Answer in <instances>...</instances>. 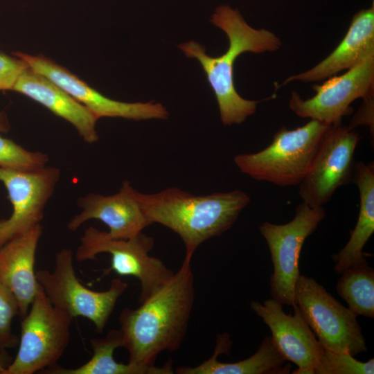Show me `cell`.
Listing matches in <instances>:
<instances>
[{
  "label": "cell",
  "instance_id": "6da1fadb",
  "mask_svg": "<svg viewBox=\"0 0 374 374\" xmlns=\"http://www.w3.org/2000/svg\"><path fill=\"white\" fill-rule=\"evenodd\" d=\"M191 260L184 258L170 280L118 321L128 362L153 366L159 353L178 350L185 339L195 296Z\"/></svg>",
  "mask_w": 374,
  "mask_h": 374
},
{
  "label": "cell",
  "instance_id": "7a4b0ae2",
  "mask_svg": "<svg viewBox=\"0 0 374 374\" xmlns=\"http://www.w3.org/2000/svg\"><path fill=\"white\" fill-rule=\"evenodd\" d=\"M210 21L223 30L228 38L229 46L222 55H208L205 48L195 41L181 44L179 48L202 66L216 98L222 124H240L256 112L260 101L245 99L235 89L233 70L236 59L247 52L258 54L276 51L282 42L269 30L251 26L238 10L229 5L216 7Z\"/></svg>",
  "mask_w": 374,
  "mask_h": 374
},
{
  "label": "cell",
  "instance_id": "3957f363",
  "mask_svg": "<svg viewBox=\"0 0 374 374\" xmlns=\"http://www.w3.org/2000/svg\"><path fill=\"white\" fill-rule=\"evenodd\" d=\"M136 197L151 223L161 224L179 235L192 260L204 241L232 227L250 197L239 190L194 195L178 188L145 194L136 190Z\"/></svg>",
  "mask_w": 374,
  "mask_h": 374
},
{
  "label": "cell",
  "instance_id": "277c9868",
  "mask_svg": "<svg viewBox=\"0 0 374 374\" xmlns=\"http://www.w3.org/2000/svg\"><path fill=\"white\" fill-rule=\"evenodd\" d=\"M331 125L310 119L294 130L282 127L267 147L258 152L237 154L233 161L242 173L257 181L280 186L299 185Z\"/></svg>",
  "mask_w": 374,
  "mask_h": 374
},
{
  "label": "cell",
  "instance_id": "5b68a950",
  "mask_svg": "<svg viewBox=\"0 0 374 374\" xmlns=\"http://www.w3.org/2000/svg\"><path fill=\"white\" fill-rule=\"evenodd\" d=\"M21 318L19 349L5 374H33L56 364L69 344L73 318L39 287Z\"/></svg>",
  "mask_w": 374,
  "mask_h": 374
},
{
  "label": "cell",
  "instance_id": "8992f818",
  "mask_svg": "<svg viewBox=\"0 0 374 374\" xmlns=\"http://www.w3.org/2000/svg\"><path fill=\"white\" fill-rule=\"evenodd\" d=\"M153 246V238L143 232L128 239H115L107 231L90 226L80 238L75 256L78 262H83L96 260V255L101 253H109L111 265L103 271L104 275L113 271L119 276L137 278L141 284L138 301L141 303L175 274L160 259L149 255Z\"/></svg>",
  "mask_w": 374,
  "mask_h": 374
},
{
  "label": "cell",
  "instance_id": "52a82bcc",
  "mask_svg": "<svg viewBox=\"0 0 374 374\" xmlns=\"http://www.w3.org/2000/svg\"><path fill=\"white\" fill-rule=\"evenodd\" d=\"M36 278L55 307L73 319H87L98 333L103 332L118 299L128 287L118 278L112 279L105 291H93L84 286L75 275L73 252L66 248L56 254L52 272L39 270Z\"/></svg>",
  "mask_w": 374,
  "mask_h": 374
},
{
  "label": "cell",
  "instance_id": "ba28073f",
  "mask_svg": "<svg viewBox=\"0 0 374 374\" xmlns=\"http://www.w3.org/2000/svg\"><path fill=\"white\" fill-rule=\"evenodd\" d=\"M294 302L323 349L354 357L367 351L357 316L314 278L299 275Z\"/></svg>",
  "mask_w": 374,
  "mask_h": 374
},
{
  "label": "cell",
  "instance_id": "9c48e42d",
  "mask_svg": "<svg viewBox=\"0 0 374 374\" xmlns=\"http://www.w3.org/2000/svg\"><path fill=\"white\" fill-rule=\"evenodd\" d=\"M323 206L311 207L302 202L294 218L283 224L264 222L259 226L274 266L270 277L271 298L283 305L293 306L296 280L300 275L299 258L305 240L325 218Z\"/></svg>",
  "mask_w": 374,
  "mask_h": 374
},
{
  "label": "cell",
  "instance_id": "30bf717a",
  "mask_svg": "<svg viewBox=\"0 0 374 374\" xmlns=\"http://www.w3.org/2000/svg\"><path fill=\"white\" fill-rule=\"evenodd\" d=\"M312 88L315 95L306 100L292 91L289 108L301 118L330 125L341 123L343 116L353 112L354 100L374 95V49L344 74L331 76Z\"/></svg>",
  "mask_w": 374,
  "mask_h": 374
},
{
  "label": "cell",
  "instance_id": "8fae6325",
  "mask_svg": "<svg viewBox=\"0 0 374 374\" xmlns=\"http://www.w3.org/2000/svg\"><path fill=\"white\" fill-rule=\"evenodd\" d=\"M359 139L348 125L339 123L329 127L299 184V195L303 202L311 207L323 206L338 188L352 181Z\"/></svg>",
  "mask_w": 374,
  "mask_h": 374
},
{
  "label": "cell",
  "instance_id": "7c38bea8",
  "mask_svg": "<svg viewBox=\"0 0 374 374\" xmlns=\"http://www.w3.org/2000/svg\"><path fill=\"white\" fill-rule=\"evenodd\" d=\"M60 178V171L55 167L46 166L35 171L0 168V182L12 206L10 216L0 220V247L40 224L45 206Z\"/></svg>",
  "mask_w": 374,
  "mask_h": 374
},
{
  "label": "cell",
  "instance_id": "4fadbf2b",
  "mask_svg": "<svg viewBox=\"0 0 374 374\" xmlns=\"http://www.w3.org/2000/svg\"><path fill=\"white\" fill-rule=\"evenodd\" d=\"M12 55L22 59L30 69L46 77L62 88L75 100L101 117H119L143 121L166 119L168 112L161 103H126L109 98L92 88L65 67L42 55H32L21 52Z\"/></svg>",
  "mask_w": 374,
  "mask_h": 374
},
{
  "label": "cell",
  "instance_id": "5bb4252c",
  "mask_svg": "<svg viewBox=\"0 0 374 374\" xmlns=\"http://www.w3.org/2000/svg\"><path fill=\"white\" fill-rule=\"evenodd\" d=\"M294 314H286L283 305L273 298L263 303L252 301L250 308L268 326L277 350L297 368L293 374H314L323 350L294 304Z\"/></svg>",
  "mask_w": 374,
  "mask_h": 374
},
{
  "label": "cell",
  "instance_id": "9a60e30c",
  "mask_svg": "<svg viewBox=\"0 0 374 374\" xmlns=\"http://www.w3.org/2000/svg\"><path fill=\"white\" fill-rule=\"evenodd\" d=\"M136 190L125 181L119 191L112 195L88 193L78 201L82 211L67 224L75 231L89 220H98L109 229L108 235L115 239L132 238L152 224L146 218L135 195Z\"/></svg>",
  "mask_w": 374,
  "mask_h": 374
},
{
  "label": "cell",
  "instance_id": "2e32d148",
  "mask_svg": "<svg viewBox=\"0 0 374 374\" xmlns=\"http://www.w3.org/2000/svg\"><path fill=\"white\" fill-rule=\"evenodd\" d=\"M42 233L40 224L0 247V283L16 297L21 318L27 314L39 287L34 267Z\"/></svg>",
  "mask_w": 374,
  "mask_h": 374
},
{
  "label": "cell",
  "instance_id": "e0dca14e",
  "mask_svg": "<svg viewBox=\"0 0 374 374\" xmlns=\"http://www.w3.org/2000/svg\"><path fill=\"white\" fill-rule=\"evenodd\" d=\"M12 91L28 96L70 123L86 143L98 141L97 116L46 77L28 67L19 75Z\"/></svg>",
  "mask_w": 374,
  "mask_h": 374
},
{
  "label": "cell",
  "instance_id": "ac0fdd59",
  "mask_svg": "<svg viewBox=\"0 0 374 374\" xmlns=\"http://www.w3.org/2000/svg\"><path fill=\"white\" fill-rule=\"evenodd\" d=\"M372 49H374L373 3L368 8L362 9L354 15L346 34L326 58L305 71L290 75L278 88L294 81L312 82L330 78L353 66Z\"/></svg>",
  "mask_w": 374,
  "mask_h": 374
},
{
  "label": "cell",
  "instance_id": "d6986e66",
  "mask_svg": "<svg viewBox=\"0 0 374 374\" xmlns=\"http://www.w3.org/2000/svg\"><path fill=\"white\" fill-rule=\"evenodd\" d=\"M353 179L359 190V214L348 241L337 253L332 256L334 269L339 274L353 265L368 263L362 250L374 233L373 163L357 162Z\"/></svg>",
  "mask_w": 374,
  "mask_h": 374
},
{
  "label": "cell",
  "instance_id": "ffe728a7",
  "mask_svg": "<svg viewBox=\"0 0 374 374\" xmlns=\"http://www.w3.org/2000/svg\"><path fill=\"white\" fill-rule=\"evenodd\" d=\"M231 343L226 333L219 335L213 355L194 366H180L178 374H284L290 373L291 366H284L286 360L277 350L271 337L266 336L258 350L251 357L236 362L224 363L217 360L220 354L226 353Z\"/></svg>",
  "mask_w": 374,
  "mask_h": 374
},
{
  "label": "cell",
  "instance_id": "44dd1931",
  "mask_svg": "<svg viewBox=\"0 0 374 374\" xmlns=\"http://www.w3.org/2000/svg\"><path fill=\"white\" fill-rule=\"evenodd\" d=\"M90 346L91 358L85 364L66 368L54 365L40 372L46 374H172V362L162 366H144L128 362H117L114 358L115 350L123 347V335L119 329L111 330L105 337L92 338Z\"/></svg>",
  "mask_w": 374,
  "mask_h": 374
},
{
  "label": "cell",
  "instance_id": "7402d4cb",
  "mask_svg": "<svg viewBox=\"0 0 374 374\" xmlns=\"http://www.w3.org/2000/svg\"><path fill=\"white\" fill-rule=\"evenodd\" d=\"M337 283V294L357 316L374 317V270L367 264L353 265Z\"/></svg>",
  "mask_w": 374,
  "mask_h": 374
},
{
  "label": "cell",
  "instance_id": "603a6c76",
  "mask_svg": "<svg viewBox=\"0 0 374 374\" xmlns=\"http://www.w3.org/2000/svg\"><path fill=\"white\" fill-rule=\"evenodd\" d=\"M48 161L47 154L27 150L0 134V168L16 171H35L47 166Z\"/></svg>",
  "mask_w": 374,
  "mask_h": 374
},
{
  "label": "cell",
  "instance_id": "cb8c5ba5",
  "mask_svg": "<svg viewBox=\"0 0 374 374\" xmlns=\"http://www.w3.org/2000/svg\"><path fill=\"white\" fill-rule=\"evenodd\" d=\"M374 359L360 362L350 354L323 349L314 370V374H373Z\"/></svg>",
  "mask_w": 374,
  "mask_h": 374
},
{
  "label": "cell",
  "instance_id": "d4e9b609",
  "mask_svg": "<svg viewBox=\"0 0 374 374\" xmlns=\"http://www.w3.org/2000/svg\"><path fill=\"white\" fill-rule=\"evenodd\" d=\"M19 315V304L13 293L0 283V348L10 349L19 344V338L11 329L13 319Z\"/></svg>",
  "mask_w": 374,
  "mask_h": 374
},
{
  "label": "cell",
  "instance_id": "484cf974",
  "mask_svg": "<svg viewBox=\"0 0 374 374\" xmlns=\"http://www.w3.org/2000/svg\"><path fill=\"white\" fill-rule=\"evenodd\" d=\"M28 67L22 59L0 53V91L12 90L18 78Z\"/></svg>",
  "mask_w": 374,
  "mask_h": 374
},
{
  "label": "cell",
  "instance_id": "4316f807",
  "mask_svg": "<svg viewBox=\"0 0 374 374\" xmlns=\"http://www.w3.org/2000/svg\"><path fill=\"white\" fill-rule=\"evenodd\" d=\"M363 103L353 117L350 125L355 129L358 125H366L368 127L372 138L374 133V95L363 99Z\"/></svg>",
  "mask_w": 374,
  "mask_h": 374
},
{
  "label": "cell",
  "instance_id": "83f0119b",
  "mask_svg": "<svg viewBox=\"0 0 374 374\" xmlns=\"http://www.w3.org/2000/svg\"><path fill=\"white\" fill-rule=\"evenodd\" d=\"M12 361V358L6 350L0 348V374H5L6 369Z\"/></svg>",
  "mask_w": 374,
  "mask_h": 374
},
{
  "label": "cell",
  "instance_id": "f1b7e54d",
  "mask_svg": "<svg viewBox=\"0 0 374 374\" xmlns=\"http://www.w3.org/2000/svg\"><path fill=\"white\" fill-rule=\"evenodd\" d=\"M10 129V124L6 114L0 112V132H7Z\"/></svg>",
  "mask_w": 374,
  "mask_h": 374
}]
</instances>
